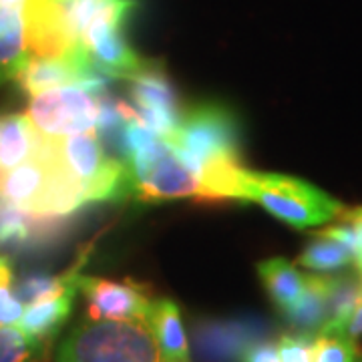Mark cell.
Masks as SVG:
<instances>
[{
    "mask_svg": "<svg viewBox=\"0 0 362 362\" xmlns=\"http://www.w3.org/2000/svg\"><path fill=\"white\" fill-rule=\"evenodd\" d=\"M165 141L199 181L240 163V129L230 109L197 105L181 117Z\"/></svg>",
    "mask_w": 362,
    "mask_h": 362,
    "instance_id": "6da1fadb",
    "label": "cell"
},
{
    "mask_svg": "<svg viewBox=\"0 0 362 362\" xmlns=\"http://www.w3.org/2000/svg\"><path fill=\"white\" fill-rule=\"evenodd\" d=\"M238 199L256 202L292 228H314L342 216L344 207L304 180L280 173H259L242 168L238 175Z\"/></svg>",
    "mask_w": 362,
    "mask_h": 362,
    "instance_id": "7a4b0ae2",
    "label": "cell"
},
{
    "mask_svg": "<svg viewBox=\"0 0 362 362\" xmlns=\"http://www.w3.org/2000/svg\"><path fill=\"white\" fill-rule=\"evenodd\" d=\"M59 362H159L156 337L145 322L87 320L61 342Z\"/></svg>",
    "mask_w": 362,
    "mask_h": 362,
    "instance_id": "3957f363",
    "label": "cell"
},
{
    "mask_svg": "<svg viewBox=\"0 0 362 362\" xmlns=\"http://www.w3.org/2000/svg\"><path fill=\"white\" fill-rule=\"evenodd\" d=\"M99 99L78 85L42 90L28 105V119L47 137H63L97 127Z\"/></svg>",
    "mask_w": 362,
    "mask_h": 362,
    "instance_id": "277c9868",
    "label": "cell"
},
{
    "mask_svg": "<svg viewBox=\"0 0 362 362\" xmlns=\"http://www.w3.org/2000/svg\"><path fill=\"white\" fill-rule=\"evenodd\" d=\"M125 18L127 14H103L95 18L83 35V47L107 77L131 81L145 71L151 61H143L125 40L121 33Z\"/></svg>",
    "mask_w": 362,
    "mask_h": 362,
    "instance_id": "5b68a950",
    "label": "cell"
},
{
    "mask_svg": "<svg viewBox=\"0 0 362 362\" xmlns=\"http://www.w3.org/2000/svg\"><path fill=\"white\" fill-rule=\"evenodd\" d=\"M77 288L87 298L89 320H121L147 322L151 298L143 286L135 282H113L103 278L77 276Z\"/></svg>",
    "mask_w": 362,
    "mask_h": 362,
    "instance_id": "8992f818",
    "label": "cell"
},
{
    "mask_svg": "<svg viewBox=\"0 0 362 362\" xmlns=\"http://www.w3.org/2000/svg\"><path fill=\"white\" fill-rule=\"evenodd\" d=\"M131 83L133 107L137 115L135 121L153 131L157 137L168 139L180 123V103L169 78L165 77V71L151 61L145 71L131 78Z\"/></svg>",
    "mask_w": 362,
    "mask_h": 362,
    "instance_id": "52a82bcc",
    "label": "cell"
},
{
    "mask_svg": "<svg viewBox=\"0 0 362 362\" xmlns=\"http://www.w3.org/2000/svg\"><path fill=\"white\" fill-rule=\"evenodd\" d=\"M262 328L252 322H204L195 330L199 362H240L247 344L259 340Z\"/></svg>",
    "mask_w": 362,
    "mask_h": 362,
    "instance_id": "ba28073f",
    "label": "cell"
},
{
    "mask_svg": "<svg viewBox=\"0 0 362 362\" xmlns=\"http://www.w3.org/2000/svg\"><path fill=\"white\" fill-rule=\"evenodd\" d=\"M49 180V156H47V145L45 135L40 133L39 147L35 156L28 157L21 165L2 171L0 175V195L13 204L30 211L37 204L39 195L45 189V183Z\"/></svg>",
    "mask_w": 362,
    "mask_h": 362,
    "instance_id": "9c48e42d",
    "label": "cell"
},
{
    "mask_svg": "<svg viewBox=\"0 0 362 362\" xmlns=\"http://www.w3.org/2000/svg\"><path fill=\"white\" fill-rule=\"evenodd\" d=\"M147 326L156 337L159 362H189L187 338L181 322L180 308L168 298L153 300L147 312Z\"/></svg>",
    "mask_w": 362,
    "mask_h": 362,
    "instance_id": "30bf717a",
    "label": "cell"
},
{
    "mask_svg": "<svg viewBox=\"0 0 362 362\" xmlns=\"http://www.w3.org/2000/svg\"><path fill=\"white\" fill-rule=\"evenodd\" d=\"M93 65V63H90ZM89 65V66H90ZM87 66H81L66 59H39L28 57L25 66L16 73V81L23 89L35 97L42 90L63 87V85H77Z\"/></svg>",
    "mask_w": 362,
    "mask_h": 362,
    "instance_id": "8fae6325",
    "label": "cell"
},
{
    "mask_svg": "<svg viewBox=\"0 0 362 362\" xmlns=\"http://www.w3.org/2000/svg\"><path fill=\"white\" fill-rule=\"evenodd\" d=\"M328 284L330 276H306V288L296 304L284 312L294 334L316 337L328 318Z\"/></svg>",
    "mask_w": 362,
    "mask_h": 362,
    "instance_id": "7c38bea8",
    "label": "cell"
},
{
    "mask_svg": "<svg viewBox=\"0 0 362 362\" xmlns=\"http://www.w3.org/2000/svg\"><path fill=\"white\" fill-rule=\"evenodd\" d=\"M73 298L75 292H66L63 296L28 304L16 326L40 346L57 337V332L69 320L73 310Z\"/></svg>",
    "mask_w": 362,
    "mask_h": 362,
    "instance_id": "4fadbf2b",
    "label": "cell"
},
{
    "mask_svg": "<svg viewBox=\"0 0 362 362\" xmlns=\"http://www.w3.org/2000/svg\"><path fill=\"white\" fill-rule=\"evenodd\" d=\"M28 59L26 13L21 6L0 4V75L14 78Z\"/></svg>",
    "mask_w": 362,
    "mask_h": 362,
    "instance_id": "5bb4252c",
    "label": "cell"
},
{
    "mask_svg": "<svg viewBox=\"0 0 362 362\" xmlns=\"http://www.w3.org/2000/svg\"><path fill=\"white\" fill-rule=\"evenodd\" d=\"M258 276L276 308L288 312L296 304L306 288V276L284 258H270L258 264Z\"/></svg>",
    "mask_w": 362,
    "mask_h": 362,
    "instance_id": "9a60e30c",
    "label": "cell"
},
{
    "mask_svg": "<svg viewBox=\"0 0 362 362\" xmlns=\"http://www.w3.org/2000/svg\"><path fill=\"white\" fill-rule=\"evenodd\" d=\"M39 137L28 115L0 117V171H8L35 156Z\"/></svg>",
    "mask_w": 362,
    "mask_h": 362,
    "instance_id": "2e32d148",
    "label": "cell"
},
{
    "mask_svg": "<svg viewBox=\"0 0 362 362\" xmlns=\"http://www.w3.org/2000/svg\"><path fill=\"white\" fill-rule=\"evenodd\" d=\"M352 259H354V252L349 246L318 232L306 250L300 254L298 264L308 270L332 272L349 266Z\"/></svg>",
    "mask_w": 362,
    "mask_h": 362,
    "instance_id": "e0dca14e",
    "label": "cell"
},
{
    "mask_svg": "<svg viewBox=\"0 0 362 362\" xmlns=\"http://www.w3.org/2000/svg\"><path fill=\"white\" fill-rule=\"evenodd\" d=\"M14 294L23 304H35L40 300L63 296L66 292H77V274L71 270L65 276H47V274H33L21 282L13 284Z\"/></svg>",
    "mask_w": 362,
    "mask_h": 362,
    "instance_id": "ac0fdd59",
    "label": "cell"
},
{
    "mask_svg": "<svg viewBox=\"0 0 362 362\" xmlns=\"http://www.w3.org/2000/svg\"><path fill=\"white\" fill-rule=\"evenodd\" d=\"M314 362H354L346 330H322L312 342Z\"/></svg>",
    "mask_w": 362,
    "mask_h": 362,
    "instance_id": "d6986e66",
    "label": "cell"
},
{
    "mask_svg": "<svg viewBox=\"0 0 362 362\" xmlns=\"http://www.w3.org/2000/svg\"><path fill=\"white\" fill-rule=\"evenodd\" d=\"M39 344L18 326H0V362H28Z\"/></svg>",
    "mask_w": 362,
    "mask_h": 362,
    "instance_id": "ffe728a7",
    "label": "cell"
},
{
    "mask_svg": "<svg viewBox=\"0 0 362 362\" xmlns=\"http://www.w3.org/2000/svg\"><path fill=\"white\" fill-rule=\"evenodd\" d=\"M314 337L304 334H284L278 342V354L282 362H314L312 361Z\"/></svg>",
    "mask_w": 362,
    "mask_h": 362,
    "instance_id": "44dd1931",
    "label": "cell"
},
{
    "mask_svg": "<svg viewBox=\"0 0 362 362\" xmlns=\"http://www.w3.org/2000/svg\"><path fill=\"white\" fill-rule=\"evenodd\" d=\"M25 304L14 294L13 286H0V326H16Z\"/></svg>",
    "mask_w": 362,
    "mask_h": 362,
    "instance_id": "7402d4cb",
    "label": "cell"
},
{
    "mask_svg": "<svg viewBox=\"0 0 362 362\" xmlns=\"http://www.w3.org/2000/svg\"><path fill=\"white\" fill-rule=\"evenodd\" d=\"M240 362H282L278 354V346H274L272 342L266 340H254L252 344H247Z\"/></svg>",
    "mask_w": 362,
    "mask_h": 362,
    "instance_id": "603a6c76",
    "label": "cell"
},
{
    "mask_svg": "<svg viewBox=\"0 0 362 362\" xmlns=\"http://www.w3.org/2000/svg\"><path fill=\"white\" fill-rule=\"evenodd\" d=\"M346 337L352 346L354 362H362V306H356L346 324Z\"/></svg>",
    "mask_w": 362,
    "mask_h": 362,
    "instance_id": "cb8c5ba5",
    "label": "cell"
},
{
    "mask_svg": "<svg viewBox=\"0 0 362 362\" xmlns=\"http://www.w3.org/2000/svg\"><path fill=\"white\" fill-rule=\"evenodd\" d=\"M342 220H346L354 228V232L358 235V250H362V207L342 214Z\"/></svg>",
    "mask_w": 362,
    "mask_h": 362,
    "instance_id": "d4e9b609",
    "label": "cell"
},
{
    "mask_svg": "<svg viewBox=\"0 0 362 362\" xmlns=\"http://www.w3.org/2000/svg\"><path fill=\"white\" fill-rule=\"evenodd\" d=\"M0 286H13V270L8 259L0 256Z\"/></svg>",
    "mask_w": 362,
    "mask_h": 362,
    "instance_id": "484cf974",
    "label": "cell"
},
{
    "mask_svg": "<svg viewBox=\"0 0 362 362\" xmlns=\"http://www.w3.org/2000/svg\"><path fill=\"white\" fill-rule=\"evenodd\" d=\"M33 0H0V4H8V6H21V8H25L30 4Z\"/></svg>",
    "mask_w": 362,
    "mask_h": 362,
    "instance_id": "4316f807",
    "label": "cell"
},
{
    "mask_svg": "<svg viewBox=\"0 0 362 362\" xmlns=\"http://www.w3.org/2000/svg\"><path fill=\"white\" fill-rule=\"evenodd\" d=\"M354 262H356V272H358V276H361L362 280V250H358V252L354 254Z\"/></svg>",
    "mask_w": 362,
    "mask_h": 362,
    "instance_id": "83f0119b",
    "label": "cell"
},
{
    "mask_svg": "<svg viewBox=\"0 0 362 362\" xmlns=\"http://www.w3.org/2000/svg\"><path fill=\"white\" fill-rule=\"evenodd\" d=\"M358 306H362V288H361V294H358Z\"/></svg>",
    "mask_w": 362,
    "mask_h": 362,
    "instance_id": "f1b7e54d",
    "label": "cell"
},
{
    "mask_svg": "<svg viewBox=\"0 0 362 362\" xmlns=\"http://www.w3.org/2000/svg\"><path fill=\"white\" fill-rule=\"evenodd\" d=\"M0 81H4V77H2V75H0Z\"/></svg>",
    "mask_w": 362,
    "mask_h": 362,
    "instance_id": "f546056e",
    "label": "cell"
},
{
    "mask_svg": "<svg viewBox=\"0 0 362 362\" xmlns=\"http://www.w3.org/2000/svg\"><path fill=\"white\" fill-rule=\"evenodd\" d=\"M0 175H2V171H0Z\"/></svg>",
    "mask_w": 362,
    "mask_h": 362,
    "instance_id": "4dcf8cb0",
    "label": "cell"
}]
</instances>
